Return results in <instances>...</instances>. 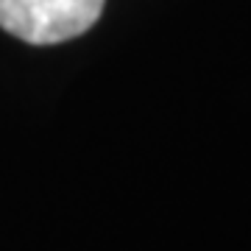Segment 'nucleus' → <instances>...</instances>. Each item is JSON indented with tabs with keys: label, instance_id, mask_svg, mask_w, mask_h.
I'll use <instances>...</instances> for the list:
<instances>
[{
	"label": "nucleus",
	"instance_id": "1",
	"mask_svg": "<svg viewBox=\"0 0 251 251\" xmlns=\"http://www.w3.org/2000/svg\"><path fill=\"white\" fill-rule=\"evenodd\" d=\"M106 0H0V28L28 45H56L98 23Z\"/></svg>",
	"mask_w": 251,
	"mask_h": 251
}]
</instances>
